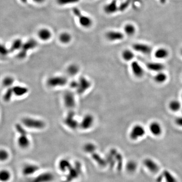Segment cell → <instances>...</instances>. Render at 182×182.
Returning a JSON list of instances; mask_svg holds the SVG:
<instances>
[{"label":"cell","mask_w":182,"mask_h":182,"mask_svg":"<svg viewBox=\"0 0 182 182\" xmlns=\"http://www.w3.org/2000/svg\"><path fill=\"white\" fill-rule=\"evenodd\" d=\"M94 122V117L91 114H87L83 117L79 122V127L83 130H87L92 127Z\"/></svg>","instance_id":"obj_16"},{"label":"cell","mask_w":182,"mask_h":182,"mask_svg":"<svg viewBox=\"0 0 182 182\" xmlns=\"http://www.w3.org/2000/svg\"><path fill=\"white\" fill-rule=\"evenodd\" d=\"M55 179V177L53 173L50 172H45L26 178L22 182H53Z\"/></svg>","instance_id":"obj_2"},{"label":"cell","mask_w":182,"mask_h":182,"mask_svg":"<svg viewBox=\"0 0 182 182\" xmlns=\"http://www.w3.org/2000/svg\"><path fill=\"white\" fill-rule=\"evenodd\" d=\"M14 83V79L12 77H7L4 78L3 81V85L6 88H10L12 87V85Z\"/></svg>","instance_id":"obj_37"},{"label":"cell","mask_w":182,"mask_h":182,"mask_svg":"<svg viewBox=\"0 0 182 182\" xmlns=\"http://www.w3.org/2000/svg\"><path fill=\"white\" fill-rule=\"evenodd\" d=\"M133 75L137 78H142L144 75V69L141 65L136 61H133L131 64Z\"/></svg>","instance_id":"obj_18"},{"label":"cell","mask_w":182,"mask_h":182,"mask_svg":"<svg viewBox=\"0 0 182 182\" xmlns=\"http://www.w3.org/2000/svg\"><path fill=\"white\" fill-rule=\"evenodd\" d=\"M75 111L72 109L70 110L64 120L65 125L69 129L73 130L76 129L77 127H79V122L75 118Z\"/></svg>","instance_id":"obj_9"},{"label":"cell","mask_w":182,"mask_h":182,"mask_svg":"<svg viewBox=\"0 0 182 182\" xmlns=\"http://www.w3.org/2000/svg\"><path fill=\"white\" fill-rule=\"evenodd\" d=\"M181 55H182V49H181Z\"/></svg>","instance_id":"obj_48"},{"label":"cell","mask_w":182,"mask_h":182,"mask_svg":"<svg viewBox=\"0 0 182 182\" xmlns=\"http://www.w3.org/2000/svg\"><path fill=\"white\" fill-rule=\"evenodd\" d=\"M97 149V147L94 144L91 142L87 143L83 146V150L87 153L90 154L96 151Z\"/></svg>","instance_id":"obj_35"},{"label":"cell","mask_w":182,"mask_h":182,"mask_svg":"<svg viewBox=\"0 0 182 182\" xmlns=\"http://www.w3.org/2000/svg\"><path fill=\"white\" fill-rule=\"evenodd\" d=\"M12 174L9 170L3 169L0 172V181L1 182H8L11 179Z\"/></svg>","instance_id":"obj_33"},{"label":"cell","mask_w":182,"mask_h":182,"mask_svg":"<svg viewBox=\"0 0 182 182\" xmlns=\"http://www.w3.org/2000/svg\"><path fill=\"white\" fill-rule=\"evenodd\" d=\"M133 0H125V1L122 2L119 5V11L121 12H123L127 10L129 7L130 4H131Z\"/></svg>","instance_id":"obj_39"},{"label":"cell","mask_w":182,"mask_h":182,"mask_svg":"<svg viewBox=\"0 0 182 182\" xmlns=\"http://www.w3.org/2000/svg\"><path fill=\"white\" fill-rule=\"evenodd\" d=\"M125 170L129 174H135L138 169V165L137 162L134 160H129L125 165Z\"/></svg>","instance_id":"obj_26"},{"label":"cell","mask_w":182,"mask_h":182,"mask_svg":"<svg viewBox=\"0 0 182 182\" xmlns=\"http://www.w3.org/2000/svg\"><path fill=\"white\" fill-rule=\"evenodd\" d=\"M83 168L81 162H75V164H73V166L70 168L65 174V179L63 182H71L77 180L81 176Z\"/></svg>","instance_id":"obj_1"},{"label":"cell","mask_w":182,"mask_h":182,"mask_svg":"<svg viewBox=\"0 0 182 182\" xmlns=\"http://www.w3.org/2000/svg\"><path fill=\"white\" fill-rule=\"evenodd\" d=\"M174 122L176 123V125L178 127H182V116H180L177 117L174 120Z\"/></svg>","instance_id":"obj_43"},{"label":"cell","mask_w":182,"mask_h":182,"mask_svg":"<svg viewBox=\"0 0 182 182\" xmlns=\"http://www.w3.org/2000/svg\"><path fill=\"white\" fill-rule=\"evenodd\" d=\"M67 83L68 79L64 76H53L47 80V84L51 88L63 87L66 85Z\"/></svg>","instance_id":"obj_8"},{"label":"cell","mask_w":182,"mask_h":182,"mask_svg":"<svg viewBox=\"0 0 182 182\" xmlns=\"http://www.w3.org/2000/svg\"><path fill=\"white\" fill-rule=\"evenodd\" d=\"M20 1L23 4H26L28 2V0H20Z\"/></svg>","instance_id":"obj_47"},{"label":"cell","mask_w":182,"mask_h":182,"mask_svg":"<svg viewBox=\"0 0 182 182\" xmlns=\"http://www.w3.org/2000/svg\"><path fill=\"white\" fill-rule=\"evenodd\" d=\"M149 131L152 135L158 137L162 134L163 129L161 124L159 122L153 121L149 124Z\"/></svg>","instance_id":"obj_17"},{"label":"cell","mask_w":182,"mask_h":182,"mask_svg":"<svg viewBox=\"0 0 182 182\" xmlns=\"http://www.w3.org/2000/svg\"><path fill=\"white\" fill-rule=\"evenodd\" d=\"M57 4L61 6H67L77 4L80 0H56Z\"/></svg>","instance_id":"obj_36"},{"label":"cell","mask_w":182,"mask_h":182,"mask_svg":"<svg viewBox=\"0 0 182 182\" xmlns=\"http://www.w3.org/2000/svg\"><path fill=\"white\" fill-rule=\"evenodd\" d=\"M121 57L125 61L129 62L133 60L135 57V54L131 50L125 49L121 53Z\"/></svg>","instance_id":"obj_30"},{"label":"cell","mask_w":182,"mask_h":182,"mask_svg":"<svg viewBox=\"0 0 182 182\" xmlns=\"http://www.w3.org/2000/svg\"><path fill=\"white\" fill-rule=\"evenodd\" d=\"M132 48L135 52L144 55H149L152 51V48L149 44L144 43H135L133 44Z\"/></svg>","instance_id":"obj_14"},{"label":"cell","mask_w":182,"mask_h":182,"mask_svg":"<svg viewBox=\"0 0 182 182\" xmlns=\"http://www.w3.org/2000/svg\"><path fill=\"white\" fill-rule=\"evenodd\" d=\"M146 134V129L143 125L137 124L131 127L129 133L130 139L133 141L141 139Z\"/></svg>","instance_id":"obj_7"},{"label":"cell","mask_w":182,"mask_h":182,"mask_svg":"<svg viewBox=\"0 0 182 182\" xmlns=\"http://www.w3.org/2000/svg\"><path fill=\"white\" fill-rule=\"evenodd\" d=\"M168 107L170 111L176 112L180 111L182 109V104L179 100L174 99L170 101L168 104Z\"/></svg>","instance_id":"obj_27"},{"label":"cell","mask_w":182,"mask_h":182,"mask_svg":"<svg viewBox=\"0 0 182 182\" xmlns=\"http://www.w3.org/2000/svg\"><path fill=\"white\" fill-rule=\"evenodd\" d=\"M40 169V168L36 164L27 163L23 166L21 172L23 176L28 178L37 174Z\"/></svg>","instance_id":"obj_10"},{"label":"cell","mask_w":182,"mask_h":182,"mask_svg":"<svg viewBox=\"0 0 182 182\" xmlns=\"http://www.w3.org/2000/svg\"><path fill=\"white\" fill-rule=\"evenodd\" d=\"M63 102L67 108L71 110L76 105L75 98L74 93L71 91H67L63 95Z\"/></svg>","instance_id":"obj_12"},{"label":"cell","mask_w":182,"mask_h":182,"mask_svg":"<svg viewBox=\"0 0 182 182\" xmlns=\"http://www.w3.org/2000/svg\"><path fill=\"white\" fill-rule=\"evenodd\" d=\"M69 85L72 89L76 90L77 88V86H78V81H75V80L72 81L70 83Z\"/></svg>","instance_id":"obj_44"},{"label":"cell","mask_w":182,"mask_h":182,"mask_svg":"<svg viewBox=\"0 0 182 182\" xmlns=\"http://www.w3.org/2000/svg\"><path fill=\"white\" fill-rule=\"evenodd\" d=\"M73 162L70 160L64 158H62L58 163V168L60 172L66 174L73 166Z\"/></svg>","instance_id":"obj_20"},{"label":"cell","mask_w":182,"mask_h":182,"mask_svg":"<svg viewBox=\"0 0 182 182\" xmlns=\"http://www.w3.org/2000/svg\"><path fill=\"white\" fill-rule=\"evenodd\" d=\"M168 77L166 73L163 71L156 73L154 77V81L158 84H162L166 83Z\"/></svg>","instance_id":"obj_29"},{"label":"cell","mask_w":182,"mask_h":182,"mask_svg":"<svg viewBox=\"0 0 182 182\" xmlns=\"http://www.w3.org/2000/svg\"><path fill=\"white\" fill-rule=\"evenodd\" d=\"M170 54L167 49L163 47L158 48L154 52V57L158 60H164L168 58Z\"/></svg>","instance_id":"obj_24"},{"label":"cell","mask_w":182,"mask_h":182,"mask_svg":"<svg viewBox=\"0 0 182 182\" xmlns=\"http://www.w3.org/2000/svg\"><path fill=\"white\" fill-rule=\"evenodd\" d=\"M32 2L37 4H41L44 3L46 0H31Z\"/></svg>","instance_id":"obj_45"},{"label":"cell","mask_w":182,"mask_h":182,"mask_svg":"<svg viewBox=\"0 0 182 182\" xmlns=\"http://www.w3.org/2000/svg\"><path fill=\"white\" fill-rule=\"evenodd\" d=\"M124 32L127 36H133L136 32V28L133 24L127 23L123 27Z\"/></svg>","instance_id":"obj_31"},{"label":"cell","mask_w":182,"mask_h":182,"mask_svg":"<svg viewBox=\"0 0 182 182\" xmlns=\"http://www.w3.org/2000/svg\"><path fill=\"white\" fill-rule=\"evenodd\" d=\"M79 71V66L75 64L69 65L67 68V73L70 76H75L77 75Z\"/></svg>","instance_id":"obj_34"},{"label":"cell","mask_w":182,"mask_h":182,"mask_svg":"<svg viewBox=\"0 0 182 182\" xmlns=\"http://www.w3.org/2000/svg\"><path fill=\"white\" fill-rule=\"evenodd\" d=\"M103 11L107 15H112L117 13L119 11V5L117 0H112L111 2L105 4L103 7Z\"/></svg>","instance_id":"obj_15"},{"label":"cell","mask_w":182,"mask_h":182,"mask_svg":"<svg viewBox=\"0 0 182 182\" xmlns=\"http://www.w3.org/2000/svg\"><path fill=\"white\" fill-rule=\"evenodd\" d=\"M38 45V42L34 38H30L26 40V42H23L22 48L18 51L17 57L20 59H24L27 56L28 51L34 50L37 47Z\"/></svg>","instance_id":"obj_4"},{"label":"cell","mask_w":182,"mask_h":182,"mask_svg":"<svg viewBox=\"0 0 182 182\" xmlns=\"http://www.w3.org/2000/svg\"><path fill=\"white\" fill-rule=\"evenodd\" d=\"M73 14L78 19V22L83 28H89L93 25V20L90 16L83 14L79 8L75 7L73 9Z\"/></svg>","instance_id":"obj_3"},{"label":"cell","mask_w":182,"mask_h":182,"mask_svg":"<svg viewBox=\"0 0 182 182\" xmlns=\"http://www.w3.org/2000/svg\"><path fill=\"white\" fill-rule=\"evenodd\" d=\"M0 52H1V54L2 55V56H5L10 53V49L9 48H7L5 45L1 44Z\"/></svg>","instance_id":"obj_42"},{"label":"cell","mask_w":182,"mask_h":182,"mask_svg":"<svg viewBox=\"0 0 182 182\" xmlns=\"http://www.w3.org/2000/svg\"><path fill=\"white\" fill-rule=\"evenodd\" d=\"M9 154L5 149L1 150L0 152V159L1 161H5L9 158Z\"/></svg>","instance_id":"obj_41"},{"label":"cell","mask_w":182,"mask_h":182,"mask_svg":"<svg viewBox=\"0 0 182 182\" xmlns=\"http://www.w3.org/2000/svg\"><path fill=\"white\" fill-rule=\"evenodd\" d=\"M78 81V86L76 91L77 94L82 95L88 91L91 86V83L89 79L85 77H81Z\"/></svg>","instance_id":"obj_11"},{"label":"cell","mask_w":182,"mask_h":182,"mask_svg":"<svg viewBox=\"0 0 182 182\" xmlns=\"http://www.w3.org/2000/svg\"><path fill=\"white\" fill-rule=\"evenodd\" d=\"M159 1L160 3L162 4H166V2L167 0H159Z\"/></svg>","instance_id":"obj_46"},{"label":"cell","mask_w":182,"mask_h":182,"mask_svg":"<svg viewBox=\"0 0 182 182\" xmlns=\"http://www.w3.org/2000/svg\"><path fill=\"white\" fill-rule=\"evenodd\" d=\"M12 87L8 88L5 92V93H4V96H3V100L5 102L10 101V100L12 98V96L14 95Z\"/></svg>","instance_id":"obj_38"},{"label":"cell","mask_w":182,"mask_h":182,"mask_svg":"<svg viewBox=\"0 0 182 182\" xmlns=\"http://www.w3.org/2000/svg\"><path fill=\"white\" fill-rule=\"evenodd\" d=\"M72 40V36L69 32H62L59 36V42L63 44H67L70 42Z\"/></svg>","instance_id":"obj_32"},{"label":"cell","mask_w":182,"mask_h":182,"mask_svg":"<svg viewBox=\"0 0 182 182\" xmlns=\"http://www.w3.org/2000/svg\"><path fill=\"white\" fill-rule=\"evenodd\" d=\"M23 42L20 38H16L12 42V44L10 46V53H13L15 51H19L22 48L23 44Z\"/></svg>","instance_id":"obj_28"},{"label":"cell","mask_w":182,"mask_h":182,"mask_svg":"<svg viewBox=\"0 0 182 182\" xmlns=\"http://www.w3.org/2000/svg\"><path fill=\"white\" fill-rule=\"evenodd\" d=\"M24 127V125H23L22 124L21 125V124H20V123H16L15 125V127L16 131L19 133V135L28 133L27 131L25 129Z\"/></svg>","instance_id":"obj_40"},{"label":"cell","mask_w":182,"mask_h":182,"mask_svg":"<svg viewBox=\"0 0 182 182\" xmlns=\"http://www.w3.org/2000/svg\"><path fill=\"white\" fill-rule=\"evenodd\" d=\"M181 99H182V94H181Z\"/></svg>","instance_id":"obj_49"},{"label":"cell","mask_w":182,"mask_h":182,"mask_svg":"<svg viewBox=\"0 0 182 182\" xmlns=\"http://www.w3.org/2000/svg\"><path fill=\"white\" fill-rule=\"evenodd\" d=\"M106 38L110 42H116L122 40L125 38V35L122 32L116 30H110L105 34Z\"/></svg>","instance_id":"obj_19"},{"label":"cell","mask_w":182,"mask_h":182,"mask_svg":"<svg viewBox=\"0 0 182 182\" xmlns=\"http://www.w3.org/2000/svg\"><path fill=\"white\" fill-rule=\"evenodd\" d=\"M179 182L178 178L172 172L166 170L159 174L158 182Z\"/></svg>","instance_id":"obj_13"},{"label":"cell","mask_w":182,"mask_h":182,"mask_svg":"<svg viewBox=\"0 0 182 182\" xmlns=\"http://www.w3.org/2000/svg\"><path fill=\"white\" fill-rule=\"evenodd\" d=\"M37 35L40 40L44 42H46L50 40L52 38V32L50 29L46 27H43L40 28L38 30Z\"/></svg>","instance_id":"obj_21"},{"label":"cell","mask_w":182,"mask_h":182,"mask_svg":"<svg viewBox=\"0 0 182 182\" xmlns=\"http://www.w3.org/2000/svg\"><path fill=\"white\" fill-rule=\"evenodd\" d=\"M14 95L17 97H21L28 93V89L21 86H15L12 87Z\"/></svg>","instance_id":"obj_25"},{"label":"cell","mask_w":182,"mask_h":182,"mask_svg":"<svg viewBox=\"0 0 182 182\" xmlns=\"http://www.w3.org/2000/svg\"><path fill=\"white\" fill-rule=\"evenodd\" d=\"M146 67L148 70L156 73L163 71L165 68V65L160 62H151L146 64Z\"/></svg>","instance_id":"obj_22"},{"label":"cell","mask_w":182,"mask_h":182,"mask_svg":"<svg viewBox=\"0 0 182 182\" xmlns=\"http://www.w3.org/2000/svg\"><path fill=\"white\" fill-rule=\"evenodd\" d=\"M28 133L19 135L17 139V144L21 149H26L30 146V141L28 138Z\"/></svg>","instance_id":"obj_23"},{"label":"cell","mask_w":182,"mask_h":182,"mask_svg":"<svg viewBox=\"0 0 182 182\" xmlns=\"http://www.w3.org/2000/svg\"><path fill=\"white\" fill-rule=\"evenodd\" d=\"M21 122L25 127L33 129H42L46 125L44 121L31 117H24L21 120Z\"/></svg>","instance_id":"obj_5"},{"label":"cell","mask_w":182,"mask_h":182,"mask_svg":"<svg viewBox=\"0 0 182 182\" xmlns=\"http://www.w3.org/2000/svg\"><path fill=\"white\" fill-rule=\"evenodd\" d=\"M144 167L151 174H158L160 172V166L157 161L152 158H146L143 160Z\"/></svg>","instance_id":"obj_6"}]
</instances>
